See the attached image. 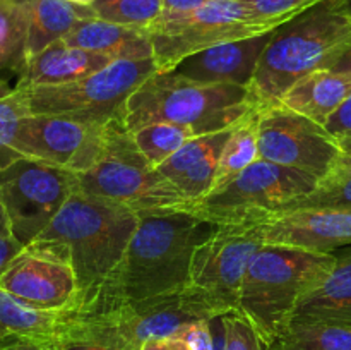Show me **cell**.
Returning <instances> with one entry per match:
<instances>
[{"label":"cell","mask_w":351,"mask_h":350,"mask_svg":"<svg viewBox=\"0 0 351 350\" xmlns=\"http://www.w3.org/2000/svg\"><path fill=\"white\" fill-rule=\"evenodd\" d=\"M216 226L184 209L139 213L117 271L88 304L74 311L184 292L194 250Z\"/></svg>","instance_id":"1"},{"label":"cell","mask_w":351,"mask_h":350,"mask_svg":"<svg viewBox=\"0 0 351 350\" xmlns=\"http://www.w3.org/2000/svg\"><path fill=\"white\" fill-rule=\"evenodd\" d=\"M351 45V14L345 0H319L273 31L249 89L259 106L280 103L312 72L332 69Z\"/></svg>","instance_id":"2"},{"label":"cell","mask_w":351,"mask_h":350,"mask_svg":"<svg viewBox=\"0 0 351 350\" xmlns=\"http://www.w3.org/2000/svg\"><path fill=\"white\" fill-rule=\"evenodd\" d=\"M137 223L139 213L75 191L34 239L69 250L79 287L74 309L88 304L115 273Z\"/></svg>","instance_id":"3"},{"label":"cell","mask_w":351,"mask_h":350,"mask_svg":"<svg viewBox=\"0 0 351 350\" xmlns=\"http://www.w3.org/2000/svg\"><path fill=\"white\" fill-rule=\"evenodd\" d=\"M257 106L245 86L202 84L177 72H153L127 100L122 120L130 132L154 122L189 127L195 136L239 124Z\"/></svg>","instance_id":"4"},{"label":"cell","mask_w":351,"mask_h":350,"mask_svg":"<svg viewBox=\"0 0 351 350\" xmlns=\"http://www.w3.org/2000/svg\"><path fill=\"white\" fill-rule=\"evenodd\" d=\"M332 254L264 244L252 256L240 288L239 311L263 338L266 350L288 328L298 301L335 266Z\"/></svg>","instance_id":"5"},{"label":"cell","mask_w":351,"mask_h":350,"mask_svg":"<svg viewBox=\"0 0 351 350\" xmlns=\"http://www.w3.org/2000/svg\"><path fill=\"white\" fill-rule=\"evenodd\" d=\"M75 180L77 191L136 213L178 209L187 202L144 158L122 117L106 124L98 156L91 167L75 174Z\"/></svg>","instance_id":"6"},{"label":"cell","mask_w":351,"mask_h":350,"mask_svg":"<svg viewBox=\"0 0 351 350\" xmlns=\"http://www.w3.org/2000/svg\"><path fill=\"white\" fill-rule=\"evenodd\" d=\"M319 178L295 168L257 160L204 198L178 209L215 225H252L285 211L311 194Z\"/></svg>","instance_id":"7"},{"label":"cell","mask_w":351,"mask_h":350,"mask_svg":"<svg viewBox=\"0 0 351 350\" xmlns=\"http://www.w3.org/2000/svg\"><path fill=\"white\" fill-rule=\"evenodd\" d=\"M67 325L130 350L151 338L177 335L187 325L219 318L208 302L184 292L146 301H129L105 307L65 311Z\"/></svg>","instance_id":"8"},{"label":"cell","mask_w":351,"mask_h":350,"mask_svg":"<svg viewBox=\"0 0 351 350\" xmlns=\"http://www.w3.org/2000/svg\"><path fill=\"white\" fill-rule=\"evenodd\" d=\"M287 21H259L240 0H215L187 12H161L146 27L153 41L156 72H171L202 50L269 33Z\"/></svg>","instance_id":"9"},{"label":"cell","mask_w":351,"mask_h":350,"mask_svg":"<svg viewBox=\"0 0 351 350\" xmlns=\"http://www.w3.org/2000/svg\"><path fill=\"white\" fill-rule=\"evenodd\" d=\"M156 72L153 58L115 60L79 81L57 86H16L31 115H60L89 126H106L122 117L134 91Z\"/></svg>","instance_id":"10"},{"label":"cell","mask_w":351,"mask_h":350,"mask_svg":"<svg viewBox=\"0 0 351 350\" xmlns=\"http://www.w3.org/2000/svg\"><path fill=\"white\" fill-rule=\"evenodd\" d=\"M77 191L74 172L16 156L0 165V201L10 232L21 244L33 242Z\"/></svg>","instance_id":"11"},{"label":"cell","mask_w":351,"mask_h":350,"mask_svg":"<svg viewBox=\"0 0 351 350\" xmlns=\"http://www.w3.org/2000/svg\"><path fill=\"white\" fill-rule=\"evenodd\" d=\"M250 225H221L194 250L187 288L221 318L239 311L247 266L263 247Z\"/></svg>","instance_id":"12"},{"label":"cell","mask_w":351,"mask_h":350,"mask_svg":"<svg viewBox=\"0 0 351 350\" xmlns=\"http://www.w3.org/2000/svg\"><path fill=\"white\" fill-rule=\"evenodd\" d=\"M341 141L326 126L283 105L261 106L259 158L319 178L331 175L341 160Z\"/></svg>","instance_id":"13"},{"label":"cell","mask_w":351,"mask_h":350,"mask_svg":"<svg viewBox=\"0 0 351 350\" xmlns=\"http://www.w3.org/2000/svg\"><path fill=\"white\" fill-rule=\"evenodd\" d=\"M0 288L27 307L72 311L79 287L69 250L62 244L33 240L0 277Z\"/></svg>","instance_id":"14"},{"label":"cell","mask_w":351,"mask_h":350,"mask_svg":"<svg viewBox=\"0 0 351 350\" xmlns=\"http://www.w3.org/2000/svg\"><path fill=\"white\" fill-rule=\"evenodd\" d=\"M105 126H89L60 115H29L21 120L0 165L23 156L79 174L91 167L101 148Z\"/></svg>","instance_id":"15"},{"label":"cell","mask_w":351,"mask_h":350,"mask_svg":"<svg viewBox=\"0 0 351 350\" xmlns=\"http://www.w3.org/2000/svg\"><path fill=\"white\" fill-rule=\"evenodd\" d=\"M267 246L332 254L351 246V211L331 208H298L280 211L252 223Z\"/></svg>","instance_id":"16"},{"label":"cell","mask_w":351,"mask_h":350,"mask_svg":"<svg viewBox=\"0 0 351 350\" xmlns=\"http://www.w3.org/2000/svg\"><path fill=\"white\" fill-rule=\"evenodd\" d=\"M273 31L199 51L182 60L173 72L202 84H235L249 88Z\"/></svg>","instance_id":"17"},{"label":"cell","mask_w":351,"mask_h":350,"mask_svg":"<svg viewBox=\"0 0 351 350\" xmlns=\"http://www.w3.org/2000/svg\"><path fill=\"white\" fill-rule=\"evenodd\" d=\"M230 132L232 127L192 137L173 156L156 167L158 172L178 189L187 202L204 198L215 185L219 158Z\"/></svg>","instance_id":"18"},{"label":"cell","mask_w":351,"mask_h":350,"mask_svg":"<svg viewBox=\"0 0 351 350\" xmlns=\"http://www.w3.org/2000/svg\"><path fill=\"white\" fill-rule=\"evenodd\" d=\"M115 62L106 55L55 41L24 62L17 86H57L79 81Z\"/></svg>","instance_id":"19"},{"label":"cell","mask_w":351,"mask_h":350,"mask_svg":"<svg viewBox=\"0 0 351 350\" xmlns=\"http://www.w3.org/2000/svg\"><path fill=\"white\" fill-rule=\"evenodd\" d=\"M335 256L329 273L302 295L291 321L351 325V246L336 250Z\"/></svg>","instance_id":"20"},{"label":"cell","mask_w":351,"mask_h":350,"mask_svg":"<svg viewBox=\"0 0 351 350\" xmlns=\"http://www.w3.org/2000/svg\"><path fill=\"white\" fill-rule=\"evenodd\" d=\"M64 41L71 47L106 55L113 60L153 58V41L146 27L122 26L98 17L82 19Z\"/></svg>","instance_id":"21"},{"label":"cell","mask_w":351,"mask_h":350,"mask_svg":"<svg viewBox=\"0 0 351 350\" xmlns=\"http://www.w3.org/2000/svg\"><path fill=\"white\" fill-rule=\"evenodd\" d=\"M351 96V74H343L332 69L312 72L295 82L278 105L326 126L332 113Z\"/></svg>","instance_id":"22"},{"label":"cell","mask_w":351,"mask_h":350,"mask_svg":"<svg viewBox=\"0 0 351 350\" xmlns=\"http://www.w3.org/2000/svg\"><path fill=\"white\" fill-rule=\"evenodd\" d=\"M29 12L26 60L60 41L82 19L95 17L91 5H79L71 0H26Z\"/></svg>","instance_id":"23"},{"label":"cell","mask_w":351,"mask_h":350,"mask_svg":"<svg viewBox=\"0 0 351 350\" xmlns=\"http://www.w3.org/2000/svg\"><path fill=\"white\" fill-rule=\"evenodd\" d=\"M64 326L65 311L27 307L0 288V342L12 335L57 338Z\"/></svg>","instance_id":"24"},{"label":"cell","mask_w":351,"mask_h":350,"mask_svg":"<svg viewBox=\"0 0 351 350\" xmlns=\"http://www.w3.org/2000/svg\"><path fill=\"white\" fill-rule=\"evenodd\" d=\"M259 115L261 106L257 105L256 108L250 110L239 124L232 127L228 141H226L225 148H223L221 158H219V167L216 172V180L213 189L219 187L256 163L259 158ZM211 189V191H213Z\"/></svg>","instance_id":"25"},{"label":"cell","mask_w":351,"mask_h":350,"mask_svg":"<svg viewBox=\"0 0 351 350\" xmlns=\"http://www.w3.org/2000/svg\"><path fill=\"white\" fill-rule=\"evenodd\" d=\"M267 350H351V325L291 321Z\"/></svg>","instance_id":"26"},{"label":"cell","mask_w":351,"mask_h":350,"mask_svg":"<svg viewBox=\"0 0 351 350\" xmlns=\"http://www.w3.org/2000/svg\"><path fill=\"white\" fill-rule=\"evenodd\" d=\"M29 12L26 0L0 2V71L19 72L26 62Z\"/></svg>","instance_id":"27"},{"label":"cell","mask_w":351,"mask_h":350,"mask_svg":"<svg viewBox=\"0 0 351 350\" xmlns=\"http://www.w3.org/2000/svg\"><path fill=\"white\" fill-rule=\"evenodd\" d=\"M132 137L144 158L154 167H160L163 161L173 156L187 141L197 136L189 127L168 122H154L134 130Z\"/></svg>","instance_id":"28"},{"label":"cell","mask_w":351,"mask_h":350,"mask_svg":"<svg viewBox=\"0 0 351 350\" xmlns=\"http://www.w3.org/2000/svg\"><path fill=\"white\" fill-rule=\"evenodd\" d=\"M95 17L113 24L149 27L163 12L161 0H96L91 3Z\"/></svg>","instance_id":"29"},{"label":"cell","mask_w":351,"mask_h":350,"mask_svg":"<svg viewBox=\"0 0 351 350\" xmlns=\"http://www.w3.org/2000/svg\"><path fill=\"white\" fill-rule=\"evenodd\" d=\"M298 208H331L351 211V172L335 170L331 175L322 178L311 194L298 199L285 211Z\"/></svg>","instance_id":"30"},{"label":"cell","mask_w":351,"mask_h":350,"mask_svg":"<svg viewBox=\"0 0 351 350\" xmlns=\"http://www.w3.org/2000/svg\"><path fill=\"white\" fill-rule=\"evenodd\" d=\"M223 328V350H266L252 323L240 311L219 318Z\"/></svg>","instance_id":"31"},{"label":"cell","mask_w":351,"mask_h":350,"mask_svg":"<svg viewBox=\"0 0 351 350\" xmlns=\"http://www.w3.org/2000/svg\"><path fill=\"white\" fill-rule=\"evenodd\" d=\"M29 115L21 89L12 88V91L0 96V160L5 156L21 120Z\"/></svg>","instance_id":"32"},{"label":"cell","mask_w":351,"mask_h":350,"mask_svg":"<svg viewBox=\"0 0 351 350\" xmlns=\"http://www.w3.org/2000/svg\"><path fill=\"white\" fill-rule=\"evenodd\" d=\"M259 21H290L319 0H240Z\"/></svg>","instance_id":"33"},{"label":"cell","mask_w":351,"mask_h":350,"mask_svg":"<svg viewBox=\"0 0 351 350\" xmlns=\"http://www.w3.org/2000/svg\"><path fill=\"white\" fill-rule=\"evenodd\" d=\"M57 343L60 350H130L108 342V340L98 338V336L81 331V329L72 328L67 325V318H65L64 329L57 336Z\"/></svg>","instance_id":"34"},{"label":"cell","mask_w":351,"mask_h":350,"mask_svg":"<svg viewBox=\"0 0 351 350\" xmlns=\"http://www.w3.org/2000/svg\"><path fill=\"white\" fill-rule=\"evenodd\" d=\"M213 321H197L187 325L178 336L185 340L192 350H215V335H213Z\"/></svg>","instance_id":"35"},{"label":"cell","mask_w":351,"mask_h":350,"mask_svg":"<svg viewBox=\"0 0 351 350\" xmlns=\"http://www.w3.org/2000/svg\"><path fill=\"white\" fill-rule=\"evenodd\" d=\"M0 350H60L57 338L12 335L0 342Z\"/></svg>","instance_id":"36"},{"label":"cell","mask_w":351,"mask_h":350,"mask_svg":"<svg viewBox=\"0 0 351 350\" xmlns=\"http://www.w3.org/2000/svg\"><path fill=\"white\" fill-rule=\"evenodd\" d=\"M326 129L338 139L351 137V96L332 113L331 119L326 122Z\"/></svg>","instance_id":"37"},{"label":"cell","mask_w":351,"mask_h":350,"mask_svg":"<svg viewBox=\"0 0 351 350\" xmlns=\"http://www.w3.org/2000/svg\"><path fill=\"white\" fill-rule=\"evenodd\" d=\"M24 244H21L12 233H5V235H0V277L3 275V271L9 268V264L23 253Z\"/></svg>","instance_id":"38"},{"label":"cell","mask_w":351,"mask_h":350,"mask_svg":"<svg viewBox=\"0 0 351 350\" xmlns=\"http://www.w3.org/2000/svg\"><path fill=\"white\" fill-rule=\"evenodd\" d=\"M141 350H192V347L182 336L170 335L147 340L141 345Z\"/></svg>","instance_id":"39"},{"label":"cell","mask_w":351,"mask_h":350,"mask_svg":"<svg viewBox=\"0 0 351 350\" xmlns=\"http://www.w3.org/2000/svg\"><path fill=\"white\" fill-rule=\"evenodd\" d=\"M161 2H163V12H187L215 0H161Z\"/></svg>","instance_id":"40"},{"label":"cell","mask_w":351,"mask_h":350,"mask_svg":"<svg viewBox=\"0 0 351 350\" xmlns=\"http://www.w3.org/2000/svg\"><path fill=\"white\" fill-rule=\"evenodd\" d=\"M332 71L343 72V74H351V45L345 50V54L338 58L335 65H332Z\"/></svg>","instance_id":"41"},{"label":"cell","mask_w":351,"mask_h":350,"mask_svg":"<svg viewBox=\"0 0 351 350\" xmlns=\"http://www.w3.org/2000/svg\"><path fill=\"white\" fill-rule=\"evenodd\" d=\"M5 233H12L10 232V223L9 218H7V213L3 209L2 201H0V235H5Z\"/></svg>","instance_id":"42"},{"label":"cell","mask_w":351,"mask_h":350,"mask_svg":"<svg viewBox=\"0 0 351 350\" xmlns=\"http://www.w3.org/2000/svg\"><path fill=\"white\" fill-rule=\"evenodd\" d=\"M336 170L351 172V151H345V153H343V156H341V160H339Z\"/></svg>","instance_id":"43"},{"label":"cell","mask_w":351,"mask_h":350,"mask_svg":"<svg viewBox=\"0 0 351 350\" xmlns=\"http://www.w3.org/2000/svg\"><path fill=\"white\" fill-rule=\"evenodd\" d=\"M341 141V146L345 151H351V137H345V139H339Z\"/></svg>","instance_id":"44"},{"label":"cell","mask_w":351,"mask_h":350,"mask_svg":"<svg viewBox=\"0 0 351 350\" xmlns=\"http://www.w3.org/2000/svg\"><path fill=\"white\" fill-rule=\"evenodd\" d=\"M71 2L79 3V5H91V3L96 2V0H71Z\"/></svg>","instance_id":"45"},{"label":"cell","mask_w":351,"mask_h":350,"mask_svg":"<svg viewBox=\"0 0 351 350\" xmlns=\"http://www.w3.org/2000/svg\"><path fill=\"white\" fill-rule=\"evenodd\" d=\"M345 3H346V9H348V12L351 14V0H345Z\"/></svg>","instance_id":"46"},{"label":"cell","mask_w":351,"mask_h":350,"mask_svg":"<svg viewBox=\"0 0 351 350\" xmlns=\"http://www.w3.org/2000/svg\"><path fill=\"white\" fill-rule=\"evenodd\" d=\"M0 2H3V0H0Z\"/></svg>","instance_id":"47"}]
</instances>
